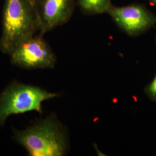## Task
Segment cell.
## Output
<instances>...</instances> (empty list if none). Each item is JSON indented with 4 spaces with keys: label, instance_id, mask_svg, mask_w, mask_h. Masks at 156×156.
Segmentation results:
<instances>
[{
    "label": "cell",
    "instance_id": "30bf717a",
    "mask_svg": "<svg viewBox=\"0 0 156 156\" xmlns=\"http://www.w3.org/2000/svg\"><path fill=\"white\" fill-rule=\"evenodd\" d=\"M151 2H152L153 4H154V5H156V0H149Z\"/></svg>",
    "mask_w": 156,
    "mask_h": 156
},
{
    "label": "cell",
    "instance_id": "52a82bcc",
    "mask_svg": "<svg viewBox=\"0 0 156 156\" xmlns=\"http://www.w3.org/2000/svg\"><path fill=\"white\" fill-rule=\"evenodd\" d=\"M82 11L87 15L108 13L111 8V0H76Z\"/></svg>",
    "mask_w": 156,
    "mask_h": 156
},
{
    "label": "cell",
    "instance_id": "9c48e42d",
    "mask_svg": "<svg viewBox=\"0 0 156 156\" xmlns=\"http://www.w3.org/2000/svg\"><path fill=\"white\" fill-rule=\"evenodd\" d=\"M32 1V2L38 8V6L39 5L40 2L41 1V0H31Z\"/></svg>",
    "mask_w": 156,
    "mask_h": 156
},
{
    "label": "cell",
    "instance_id": "7a4b0ae2",
    "mask_svg": "<svg viewBox=\"0 0 156 156\" xmlns=\"http://www.w3.org/2000/svg\"><path fill=\"white\" fill-rule=\"evenodd\" d=\"M13 139L31 156H64L68 149L64 127L49 116L23 130L14 129Z\"/></svg>",
    "mask_w": 156,
    "mask_h": 156
},
{
    "label": "cell",
    "instance_id": "8992f818",
    "mask_svg": "<svg viewBox=\"0 0 156 156\" xmlns=\"http://www.w3.org/2000/svg\"><path fill=\"white\" fill-rule=\"evenodd\" d=\"M76 0H41L38 6L39 34L44 35L68 22L73 15Z\"/></svg>",
    "mask_w": 156,
    "mask_h": 156
},
{
    "label": "cell",
    "instance_id": "5b68a950",
    "mask_svg": "<svg viewBox=\"0 0 156 156\" xmlns=\"http://www.w3.org/2000/svg\"><path fill=\"white\" fill-rule=\"evenodd\" d=\"M108 14L125 33L136 37L156 24V16L145 6L140 4L117 7L112 5Z\"/></svg>",
    "mask_w": 156,
    "mask_h": 156
},
{
    "label": "cell",
    "instance_id": "3957f363",
    "mask_svg": "<svg viewBox=\"0 0 156 156\" xmlns=\"http://www.w3.org/2000/svg\"><path fill=\"white\" fill-rule=\"evenodd\" d=\"M59 95L60 93L48 92L37 86L12 83L0 94V126L12 115L33 111L42 113V102Z\"/></svg>",
    "mask_w": 156,
    "mask_h": 156
},
{
    "label": "cell",
    "instance_id": "ba28073f",
    "mask_svg": "<svg viewBox=\"0 0 156 156\" xmlns=\"http://www.w3.org/2000/svg\"><path fill=\"white\" fill-rule=\"evenodd\" d=\"M145 93L151 100L156 102V74L153 80L146 86Z\"/></svg>",
    "mask_w": 156,
    "mask_h": 156
},
{
    "label": "cell",
    "instance_id": "6da1fadb",
    "mask_svg": "<svg viewBox=\"0 0 156 156\" xmlns=\"http://www.w3.org/2000/svg\"><path fill=\"white\" fill-rule=\"evenodd\" d=\"M40 31L38 8L31 0H4L0 50L9 54Z\"/></svg>",
    "mask_w": 156,
    "mask_h": 156
},
{
    "label": "cell",
    "instance_id": "277c9868",
    "mask_svg": "<svg viewBox=\"0 0 156 156\" xmlns=\"http://www.w3.org/2000/svg\"><path fill=\"white\" fill-rule=\"evenodd\" d=\"M9 55L13 65L24 69H51L56 63L55 55L39 33L17 45Z\"/></svg>",
    "mask_w": 156,
    "mask_h": 156
}]
</instances>
